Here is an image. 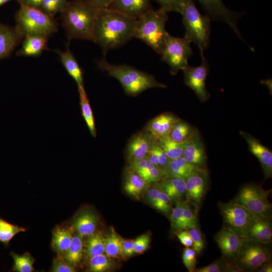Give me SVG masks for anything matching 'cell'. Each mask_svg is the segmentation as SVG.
Segmentation results:
<instances>
[{"mask_svg": "<svg viewBox=\"0 0 272 272\" xmlns=\"http://www.w3.org/2000/svg\"><path fill=\"white\" fill-rule=\"evenodd\" d=\"M185 202V200H183L176 202L175 207L172 208L169 215L171 228L175 233L182 230L181 226Z\"/></svg>", "mask_w": 272, "mask_h": 272, "instance_id": "cell-40", "label": "cell"}, {"mask_svg": "<svg viewBox=\"0 0 272 272\" xmlns=\"http://www.w3.org/2000/svg\"><path fill=\"white\" fill-rule=\"evenodd\" d=\"M160 8L167 13L175 12L181 14L184 8L190 0H154Z\"/></svg>", "mask_w": 272, "mask_h": 272, "instance_id": "cell-42", "label": "cell"}, {"mask_svg": "<svg viewBox=\"0 0 272 272\" xmlns=\"http://www.w3.org/2000/svg\"><path fill=\"white\" fill-rule=\"evenodd\" d=\"M161 190L157 186L156 187L150 189L147 193V197L149 202L153 207H154L156 201L160 193Z\"/></svg>", "mask_w": 272, "mask_h": 272, "instance_id": "cell-50", "label": "cell"}, {"mask_svg": "<svg viewBox=\"0 0 272 272\" xmlns=\"http://www.w3.org/2000/svg\"><path fill=\"white\" fill-rule=\"evenodd\" d=\"M156 140L169 160L182 157L184 143L175 142L168 136Z\"/></svg>", "mask_w": 272, "mask_h": 272, "instance_id": "cell-33", "label": "cell"}, {"mask_svg": "<svg viewBox=\"0 0 272 272\" xmlns=\"http://www.w3.org/2000/svg\"><path fill=\"white\" fill-rule=\"evenodd\" d=\"M11 1L12 0H0V7Z\"/></svg>", "mask_w": 272, "mask_h": 272, "instance_id": "cell-54", "label": "cell"}, {"mask_svg": "<svg viewBox=\"0 0 272 272\" xmlns=\"http://www.w3.org/2000/svg\"><path fill=\"white\" fill-rule=\"evenodd\" d=\"M182 157L188 163L200 169L207 170V157L199 132L184 143Z\"/></svg>", "mask_w": 272, "mask_h": 272, "instance_id": "cell-17", "label": "cell"}, {"mask_svg": "<svg viewBox=\"0 0 272 272\" xmlns=\"http://www.w3.org/2000/svg\"><path fill=\"white\" fill-rule=\"evenodd\" d=\"M180 118L170 112L162 113L151 119L144 129L156 139L167 137Z\"/></svg>", "mask_w": 272, "mask_h": 272, "instance_id": "cell-19", "label": "cell"}, {"mask_svg": "<svg viewBox=\"0 0 272 272\" xmlns=\"http://www.w3.org/2000/svg\"><path fill=\"white\" fill-rule=\"evenodd\" d=\"M247 142L249 151L259 160L263 170L264 179L272 176V152L260 141L245 131H240Z\"/></svg>", "mask_w": 272, "mask_h": 272, "instance_id": "cell-16", "label": "cell"}, {"mask_svg": "<svg viewBox=\"0 0 272 272\" xmlns=\"http://www.w3.org/2000/svg\"><path fill=\"white\" fill-rule=\"evenodd\" d=\"M67 0H41L39 8L51 17L61 12L65 9Z\"/></svg>", "mask_w": 272, "mask_h": 272, "instance_id": "cell-41", "label": "cell"}, {"mask_svg": "<svg viewBox=\"0 0 272 272\" xmlns=\"http://www.w3.org/2000/svg\"><path fill=\"white\" fill-rule=\"evenodd\" d=\"M153 138L145 129L131 137L125 148V155L129 163L147 156Z\"/></svg>", "mask_w": 272, "mask_h": 272, "instance_id": "cell-15", "label": "cell"}, {"mask_svg": "<svg viewBox=\"0 0 272 272\" xmlns=\"http://www.w3.org/2000/svg\"><path fill=\"white\" fill-rule=\"evenodd\" d=\"M107 8L134 19L153 9L151 0H114Z\"/></svg>", "mask_w": 272, "mask_h": 272, "instance_id": "cell-18", "label": "cell"}, {"mask_svg": "<svg viewBox=\"0 0 272 272\" xmlns=\"http://www.w3.org/2000/svg\"><path fill=\"white\" fill-rule=\"evenodd\" d=\"M26 229L13 225L0 218V242L7 245L14 237Z\"/></svg>", "mask_w": 272, "mask_h": 272, "instance_id": "cell-35", "label": "cell"}, {"mask_svg": "<svg viewBox=\"0 0 272 272\" xmlns=\"http://www.w3.org/2000/svg\"><path fill=\"white\" fill-rule=\"evenodd\" d=\"M136 20L108 8H99L94 37L106 55L133 38Z\"/></svg>", "mask_w": 272, "mask_h": 272, "instance_id": "cell-1", "label": "cell"}, {"mask_svg": "<svg viewBox=\"0 0 272 272\" xmlns=\"http://www.w3.org/2000/svg\"><path fill=\"white\" fill-rule=\"evenodd\" d=\"M271 218H256L249 228L245 239L271 243Z\"/></svg>", "mask_w": 272, "mask_h": 272, "instance_id": "cell-22", "label": "cell"}, {"mask_svg": "<svg viewBox=\"0 0 272 272\" xmlns=\"http://www.w3.org/2000/svg\"><path fill=\"white\" fill-rule=\"evenodd\" d=\"M17 56L35 57L41 55L47 48L48 37L28 35L24 37Z\"/></svg>", "mask_w": 272, "mask_h": 272, "instance_id": "cell-24", "label": "cell"}, {"mask_svg": "<svg viewBox=\"0 0 272 272\" xmlns=\"http://www.w3.org/2000/svg\"><path fill=\"white\" fill-rule=\"evenodd\" d=\"M197 132V129L180 119L172 127L168 137L177 143H185Z\"/></svg>", "mask_w": 272, "mask_h": 272, "instance_id": "cell-30", "label": "cell"}, {"mask_svg": "<svg viewBox=\"0 0 272 272\" xmlns=\"http://www.w3.org/2000/svg\"><path fill=\"white\" fill-rule=\"evenodd\" d=\"M201 62L197 66L189 65L182 71L184 84L190 88L201 102H205L210 97L208 92L206 81L209 74V65L203 55H201Z\"/></svg>", "mask_w": 272, "mask_h": 272, "instance_id": "cell-11", "label": "cell"}, {"mask_svg": "<svg viewBox=\"0 0 272 272\" xmlns=\"http://www.w3.org/2000/svg\"><path fill=\"white\" fill-rule=\"evenodd\" d=\"M122 241L123 239L112 227L105 237V254L110 258H124L122 250Z\"/></svg>", "mask_w": 272, "mask_h": 272, "instance_id": "cell-31", "label": "cell"}, {"mask_svg": "<svg viewBox=\"0 0 272 272\" xmlns=\"http://www.w3.org/2000/svg\"><path fill=\"white\" fill-rule=\"evenodd\" d=\"M98 217L90 211H85L79 214L74 220L73 226L79 235L83 237L94 233L97 228Z\"/></svg>", "mask_w": 272, "mask_h": 272, "instance_id": "cell-26", "label": "cell"}, {"mask_svg": "<svg viewBox=\"0 0 272 272\" xmlns=\"http://www.w3.org/2000/svg\"><path fill=\"white\" fill-rule=\"evenodd\" d=\"M214 240L222 253V257L228 263H234L244 240L232 230L223 226Z\"/></svg>", "mask_w": 272, "mask_h": 272, "instance_id": "cell-14", "label": "cell"}, {"mask_svg": "<svg viewBox=\"0 0 272 272\" xmlns=\"http://www.w3.org/2000/svg\"><path fill=\"white\" fill-rule=\"evenodd\" d=\"M73 236L70 230L63 227H57L52 233L51 245L59 256H63L68 250Z\"/></svg>", "mask_w": 272, "mask_h": 272, "instance_id": "cell-27", "label": "cell"}, {"mask_svg": "<svg viewBox=\"0 0 272 272\" xmlns=\"http://www.w3.org/2000/svg\"><path fill=\"white\" fill-rule=\"evenodd\" d=\"M196 255V252L192 248L185 247L183 249L182 254L183 263L189 272H194L196 268L197 263Z\"/></svg>", "mask_w": 272, "mask_h": 272, "instance_id": "cell-44", "label": "cell"}, {"mask_svg": "<svg viewBox=\"0 0 272 272\" xmlns=\"http://www.w3.org/2000/svg\"><path fill=\"white\" fill-rule=\"evenodd\" d=\"M78 88L82 116L86 123L91 135L93 137L95 138L96 137L97 132L95 118L89 100L84 87H80Z\"/></svg>", "mask_w": 272, "mask_h": 272, "instance_id": "cell-29", "label": "cell"}, {"mask_svg": "<svg viewBox=\"0 0 272 272\" xmlns=\"http://www.w3.org/2000/svg\"><path fill=\"white\" fill-rule=\"evenodd\" d=\"M122 250L124 257H129L134 253V240L123 239L122 244Z\"/></svg>", "mask_w": 272, "mask_h": 272, "instance_id": "cell-49", "label": "cell"}, {"mask_svg": "<svg viewBox=\"0 0 272 272\" xmlns=\"http://www.w3.org/2000/svg\"><path fill=\"white\" fill-rule=\"evenodd\" d=\"M23 3L34 7L39 8L41 0H18Z\"/></svg>", "mask_w": 272, "mask_h": 272, "instance_id": "cell-53", "label": "cell"}, {"mask_svg": "<svg viewBox=\"0 0 272 272\" xmlns=\"http://www.w3.org/2000/svg\"><path fill=\"white\" fill-rule=\"evenodd\" d=\"M150 238L148 234H143L134 240V252L138 254L144 253L149 246Z\"/></svg>", "mask_w": 272, "mask_h": 272, "instance_id": "cell-47", "label": "cell"}, {"mask_svg": "<svg viewBox=\"0 0 272 272\" xmlns=\"http://www.w3.org/2000/svg\"><path fill=\"white\" fill-rule=\"evenodd\" d=\"M192 241V248L196 254H199L205 247V240L199 228L192 227L187 229Z\"/></svg>", "mask_w": 272, "mask_h": 272, "instance_id": "cell-43", "label": "cell"}, {"mask_svg": "<svg viewBox=\"0 0 272 272\" xmlns=\"http://www.w3.org/2000/svg\"><path fill=\"white\" fill-rule=\"evenodd\" d=\"M158 188L165 192L172 202L182 200L186 192L185 179L164 177L157 183Z\"/></svg>", "mask_w": 272, "mask_h": 272, "instance_id": "cell-23", "label": "cell"}, {"mask_svg": "<svg viewBox=\"0 0 272 272\" xmlns=\"http://www.w3.org/2000/svg\"><path fill=\"white\" fill-rule=\"evenodd\" d=\"M11 255L14 263L12 270L18 272H32L34 271L33 263L35 259L30 253H25L22 255L14 253Z\"/></svg>", "mask_w": 272, "mask_h": 272, "instance_id": "cell-36", "label": "cell"}, {"mask_svg": "<svg viewBox=\"0 0 272 272\" xmlns=\"http://www.w3.org/2000/svg\"><path fill=\"white\" fill-rule=\"evenodd\" d=\"M167 14L161 8L153 9L136 20L133 38L141 40L159 54L169 34L165 28Z\"/></svg>", "mask_w": 272, "mask_h": 272, "instance_id": "cell-4", "label": "cell"}, {"mask_svg": "<svg viewBox=\"0 0 272 272\" xmlns=\"http://www.w3.org/2000/svg\"><path fill=\"white\" fill-rule=\"evenodd\" d=\"M51 271L53 272H75L74 266L66 262L63 258L59 256L53 260Z\"/></svg>", "mask_w": 272, "mask_h": 272, "instance_id": "cell-46", "label": "cell"}, {"mask_svg": "<svg viewBox=\"0 0 272 272\" xmlns=\"http://www.w3.org/2000/svg\"><path fill=\"white\" fill-rule=\"evenodd\" d=\"M271 243L244 239L235 264L242 271L255 272L263 264L271 261Z\"/></svg>", "mask_w": 272, "mask_h": 272, "instance_id": "cell-7", "label": "cell"}, {"mask_svg": "<svg viewBox=\"0 0 272 272\" xmlns=\"http://www.w3.org/2000/svg\"><path fill=\"white\" fill-rule=\"evenodd\" d=\"M147 185L138 173L128 167L124 183V190L128 195L139 199Z\"/></svg>", "mask_w": 272, "mask_h": 272, "instance_id": "cell-28", "label": "cell"}, {"mask_svg": "<svg viewBox=\"0 0 272 272\" xmlns=\"http://www.w3.org/2000/svg\"><path fill=\"white\" fill-rule=\"evenodd\" d=\"M198 210V209L190 202L187 200H185L181 226L182 230H187L192 227L199 228L197 218Z\"/></svg>", "mask_w": 272, "mask_h": 272, "instance_id": "cell-38", "label": "cell"}, {"mask_svg": "<svg viewBox=\"0 0 272 272\" xmlns=\"http://www.w3.org/2000/svg\"><path fill=\"white\" fill-rule=\"evenodd\" d=\"M96 63L100 70L117 80L128 96L135 97L150 89L167 87L158 82L154 76L133 66L112 64L105 58L97 61Z\"/></svg>", "mask_w": 272, "mask_h": 272, "instance_id": "cell-3", "label": "cell"}, {"mask_svg": "<svg viewBox=\"0 0 272 272\" xmlns=\"http://www.w3.org/2000/svg\"><path fill=\"white\" fill-rule=\"evenodd\" d=\"M172 201L169 197L161 190L154 208L165 215H170L172 209Z\"/></svg>", "mask_w": 272, "mask_h": 272, "instance_id": "cell-45", "label": "cell"}, {"mask_svg": "<svg viewBox=\"0 0 272 272\" xmlns=\"http://www.w3.org/2000/svg\"><path fill=\"white\" fill-rule=\"evenodd\" d=\"M211 20L226 23L238 37L245 42L238 29L237 23L240 14L228 9L222 0H197Z\"/></svg>", "mask_w": 272, "mask_h": 272, "instance_id": "cell-12", "label": "cell"}, {"mask_svg": "<svg viewBox=\"0 0 272 272\" xmlns=\"http://www.w3.org/2000/svg\"><path fill=\"white\" fill-rule=\"evenodd\" d=\"M185 180L186 200L199 209L209 187L208 171H195L187 177Z\"/></svg>", "mask_w": 272, "mask_h": 272, "instance_id": "cell-13", "label": "cell"}, {"mask_svg": "<svg viewBox=\"0 0 272 272\" xmlns=\"http://www.w3.org/2000/svg\"><path fill=\"white\" fill-rule=\"evenodd\" d=\"M63 67L76 83L78 88L84 87L82 70L76 57L70 50L69 45L64 51L55 50Z\"/></svg>", "mask_w": 272, "mask_h": 272, "instance_id": "cell-21", "label": "cell"}, {"mask_svg": "<svg viewBox=\"0 0 272 272\" xmlns=\"http://www.w3.org/2000/svg\"><path fill=\"white\" fill-rule=\"evenodd\" d=\"M218 208L223 220V226L245 239L250 225L257 218L243 206L232 200L219 202Z\"/></svg>", "mask_w": 272, "mask_h": 272, "instance_id": "cell-9", "label": "cell"}, {"mask_svg": "<svg viewBox=\"0 0 272 272\" xmlns=\"http://www.w3.org/2000/svg\"><path fill=\"white\" fill-rule=\"evenodd\" d=\"M18 2L20 7L15 15V28L23 38L28 35L48 37L57 32V24L54 17L39 8Z\"/></svg>", "mask_w": 272, "mask_h": 272, "instance_id": "cell-5", "label": "cell"}, {"mask_svg": "<svg viewBox=\"0 0 272 272\" xmlns=\"http://www.w3.org/2000/svg\"><path fill=\"white\" fill-rule=\"evenodd\" d=\"M238 268L234 263L227 262L222 257L209 265L196 268L194 272H237Z\"/></svg>", "mask_w": 272, "mask_h": 272, "instance_id": "cell-37", "label": "cell"}, {"mask_svg": "<svg viewBox=\"0 0 272 272\" xmlns=\"http://www.w3.org/2000/svg\"><path fill=\"white\" fill-rule=\"evenodd\" d=\"M177 237L182 244L186 247H191L192 241L187 230H182L177 233Z\"/></svg>", "mask_w": 272, "mask_h": 272, "instance_id": "cell-48", "label": "cell"}, {"mask_svg": "<svg viewBox=\"0 0 272 272\" xmlns=\"http://www.w3.org/2000/svg\"><path fill=\"white\" fill-rule=\"evenodd\" d=\"M98 8H107L114 0H87Z\"/></svg>", "mask_w": 272, "mask_h": 272, "instance_id": "cell-51", "label": "cell"}, {"mask_svg": "<svg viewBox=\"0 0 272 272\" xmlns=\"http://www.w3.org/2000/svg\"><path fill=\"white\" fill-rule=\"evenodd\" d=\"M105 237L100 232L89 236L86 244V255L89 259L105 252Z\"/></svg>", "mask_w": 272, "mask_h": 272, "instance_id": "cell-34", "label": "cell"}, {"mask_svg": "<svg viewBox=\"0 0 272 272\" xmlns=\"http://www.w3.org/2000/svg\"><path fill=\"white\" fill-rule=\"evenodd\" d=\"M113 263L110 257L102 254L90 258L89 271L91 272H104L111 269Z\"/></svg>", "mask_w": 272, "mask_h": 272, "instance_id": "cell-39", "label": "cell"}, {"mask_svg": "<svg viewBox=\"0 0 272 272\" xmlns=\"http://www.w3.org/2000/svg\"><path fill=\"white\" fill-rule=\"evenodd\" d=\"M190 43L184 37L168 34L160 55L161 59L169 66L172 75H176L188 65V59L193 53Z\"/></svg>", "mask_w": 272, "mask_h": 272, "instance_id": "cell-10", "label": "cell"}, {"mask_svg": "<svg viewBox=\"0 0 272 272\" xmlns=\"http://www.w3.org/2000/svg\"><path fill=\"white\" fill-rule=\"evenodd\" d=\"M181 15L185 29L184 37L198 47L200 55L208 47L211 34V19L202 15L190 0L184 8Z\"/></svg>", "mask_w": 272, "mask_h": 272, "instance_id": "cell-6", "label": "cell"}, {"mask_svg": "<svg viewBox=\"0 0 272 272\" xmlns=\"http://www.w3.org/2000/svg\"><path fill=\"white\" fill-rule=\"evenodd\" d=\"M270 191L258 184H246L241 187L233 200L246 208L257 218H271L272 206L268 199Z\"/></svg>", "mask_w": 272, "mask_h": 272, "instance_id": "cell-8", "label": "cell"}, {"mask_svg": "<svg viewBox=\"0 0 272 272\" xmlns=\"http://www.w3.org/2000/svg\"><path fill=\"white\" fill-rule=\"evenodd\" d=\"M272 262L271 261L265 263L259 266L255 272H271Z\"/></svg>", "mask_w": 272, "mask_h": 272, "instance_id": "cell-52", "label": "cell"}, {"mask_svg": "<svg viewBox=\"0 0 272 272\" xmlns=\"http://www.w3.org/2000/svg\"><path fill=\"white\" fill-rule=\"evenodd\" d=\"M200 169L187 162L183 157L169 160L164 172L165 177L185 179L191 173Z\"/></svg>", "mask_w": 272, "mask_h": 272, "instance_id": "cell-25", "label": "cell"}, {"mask_svg": "<svg viewBox=\"0 0 272 272\" xmlns=\"http://www.w3.org/2000/svg\"><path fill=\"white\" fill-rule=\"evenodd\" d=\"M98 9L87 0L69 1L60 14L69 42L77 39L94 42V31Z\"/></svg>", "mask_w": 272, "mask_h": 272, "instance_id": "cell-2", "label": "cell"}, {"mask_svg": "<svg viewBox=\"0 0 272 272\" xmlns=\"http://www.w3.org/2000/svg\"><path fill=\"white\" fill-rule=\"evenodd\" d=\"M82 236L80 235L73 236L71 244L63 259L72 266L78 264L82 258L83 242Z\"/></svg>", "mask_w": 272, "mask_h": 272, "instance_id": "cell-32", "label": "cell"}, {"mask_svg": "<svg viewBox=\"0 0 272 272\" xmlns=\"http://www.w3.org/2000/svg\"><path fill=\"white\" fill-rule=\"evenodd\" d=\"M22 39L15 27L0 22V60L9 57Z\"/></svg>", "mask_w": 272, "mask_h": 272, "instance_id": "cell-20", "label": "cell"}]
</instances>
